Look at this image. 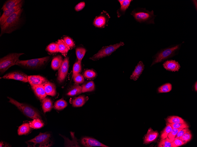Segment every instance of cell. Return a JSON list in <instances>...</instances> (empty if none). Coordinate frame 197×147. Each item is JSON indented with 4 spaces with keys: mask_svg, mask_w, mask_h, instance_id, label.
Masks as SVG:
<instances>
[{
    "mask_svg": "<svg viewBox=\"0 0 197 147\" xmlns=\"http://www.w3.org/2000/svg\"><path fill=\"white\" fill-rule=\"evenodd\" d=\"M169 124L173 128L184 129L189 127L188 125L185 122Z\"/></svg>",
    "mask_w": 197,
    "mask_h": 147,
    "instance_id": "7bdbcfd3",
    "label": "cell"
},
{
    "mask_svg": "<svg viewBox=\"0 0 197 147\" xmlns=\"http://www.w3.org/2000/svg\"><path fill=\"white\" fill-rule=\"evenodd\" d=\"M184 143H186L189 141L192 138V134L189 130L186 131L182 136L179 138Z\"/></svg>",
    "mask_w": 197,
    "mask_h": 147,
    "instance_id": "ab89813d",
    "label": "cell"
},
{
    "mask_svg": "<svg viewBox=\"0 0 197 147\" xmlns=\"http://www.w3.org/2000/svg\"><path fill=\"white\" fill-rule=\"evenodd\" d=\"M81 61L78 60L73 65V76L75 74L79 73L81 71Z\"/></svg>",
    "mask_w": 197,
    "mask_h": 147,
    "instance_id": "8d00e7d4",
    "label": "cell"
},
{
    "mask_svg": "<svg viewBox=\"0 0 197 147\" xmlns=\"http://www.w3.org/2000/svg\"><path fill=\"white\" fill-rule=\"evenodd\" d=\"M83 75L85 78L91 79L96 77L97 76V73L93 70L88 69L84 71Z\"/></svg>",
    "mask_w": 197,
    "mask_h": 147,
    "instance_id": "836d02e7",
    "label": "cell"
},
{
    "mask_svg": "<svg viewBox=\"0 0 197 147\" xmlns=\"http://www.w3.org/2000/svg\"><path fill=\"white\" fill-rule=\"evenodd\" d=\"M189 130L188 128H186L183 129L182 130H180L177 134L175 138H179L182 136L186 131H188Z\"/></svg>",
    "mask_w": 197,
    "mask_h": 147,
    "instance_id": "bcb514c9",
    "label": "cell"
},
{
    "mask_svg": "<svg viewBox=\"0 0 197 147\" xmlns=\"http://www.w3.org/2000/svg\"><path fill=\"white\" fill-rule=\"evenodd\" d=\"M69 67V58L66 57L63 60L58 69L57 80L59 82L61 83L65 80L68 72Z\"/></svg>",
    "mask_w": 197,
    "mask_h": 147,
    "instance_id": "9c48e42d",
    "label": "cell"
},
{
    "mask_svg": "<svg viewBox=\"0 0 197 147\" xmlns=\"http://www.w3.org/2000/svg\"><path fill=\"white\" fill-rule=\"evenodd\" d=\"M172 127L169 123H168L166 127L162 132L160 138L161 139H163L168 137V134L172 129Z\"/></svg>",
    "mask_w": 197,
    "mask_h": 147,
    "instance_id": "d590c367",
    "label": "cell"
},
{
    "mask_svg": "<svg viewBox=\"0 0 197 147\" xmlns=\"http://www.w3.org/2000/svg\"><path fill=\"white\" fill-rule=\"evenodd\" d=\"M172 89V85L169 83L165 84L158 87L157 91L159 93H166L170 92Z\"/></svg>",
    "mask_w": 197,
    "mask_h": 147,
    "instance_id": "4dcf8cb0",
    "label": "cell"
},
{
    "mask_svg": "<svg viewBox=\"0 0 197 147\" xmlns=\"http://www.w3.org/2000/svg\"><path fill=\"white\" fill-rule=\"evenodd\" d=\"M164 68L166 70L171 71H178L180 66L178 62L175 60H168L162 64Z\"/></svg>",
    "mask_w": 197,
    "mask_h": 147,
    "instance_id": "9a60e30c",
    "label": "cell"
},
{
    "mask_svg": "<svg viewBox=\"0 0 197 147\" xmlns=\"http://www.w3.org/2000/svg\"><path fill=\"white\" fill-rule=\"evenodd\" d=\"M81 142L83 146L87 147H109L101 143L97 140L89 137H84L82 138L81 140Z\"/></svg>",
    "mask_w": 197,
    "mask_h": 147,
    "instance_id": "5bb4252c",
    "label": "cell"
},
{
    "mask_svg": "<svg viewBox=\"0 0 197 147\" xmlns=\"http://www.w3.org/2000/svg\"><path fill=\"white\" fill-rule=\"evenodd\" d=\"M158 147H173L172 142L168 137L161 139L158 145Z\"/></svg>",
    "mask_w": 197,
    "mask_h": 147,
    "instance_id": "e575fe53",
    "label": "cell"
},
{
    "mask_svg": "<svg viewBox=\"0 0 197 147\" xmlns=\"http://www.w3.org/2000/svg\"><path fill=\"white\" fill-rule=\"evenodd\" d=\"M172 143L173 147H177L185 144L179 138H175Z\"/></svg>",
    "mask_w": 197,
    "mask_h": 147,
    "instance_id": "ee69618b",
    "label": "cell"
},
{
    "mask_svg": "<svg viewBox=\"0 0 197 147\" xmlns=\"http://www.w3.org/2000/svg\"><path fill=\"white\" fill-rule=\"evenodd\" d=\"M76 54L78 60L81 61L86 52V49L83 47H78L76 49Z\"/></svg>",
    "mask_w": 197,
    "mask_h": 147,
    "instance_id": "1f68e13d",
    "label": "cell"
},
{
    "mask_svg": "<svg viewBox=\"0 0 197 147\" xmlns=\"http://www.w3.org/2000/svg\"><path fill=\"white\" fill-rule=\"evenodd\" d=\"M57 43L58 45L59 52L65 56L70 49L69 48L65 43L63 39L58 40Z\"/></svg>",
    "mask_w": 197,
    "mask_h": 147,
    "instance_id": "603a6c76",
    "label": "cell"
},
{
    "mask_svg": "<svg viewBox=\"0 0 197 147\" xmlns=\"http://www.w3.org/2000/svg\"><path fill=\"white\" fill-rule=\"evenodd\" d=\"M158 133L154 131L151 128L148 130L143 138V144H147L154 141L157 138Z\"/></svg>",
    "mask_w": 197,
    "mask_h": 147,
    "instance_id": "2e32d148",
    "label": "cell"
},
{
    "mask_svg": "<svg viewBox=\"0 0 197 147\" xmlns=\"http://www.w3.org/2000/svg\"><path fill=\"white\" fill-rule=\"evenodd\" d=\"M23 53H13L1 58L0 59V71L3 74L9 68L15 65L19 60V57L24 54Z\"/></svg>",
    "mask_w": 197,
    "mask_h": 147,
    "instance_id": "5b68a950",
    "label": "cell"
},
{
    "mask_svg": "<svg viewBox=\"0 0 197 147\" xmlns=\"http://www.w3.org/2000/svg\"><path fill=\"white\" fill-rule=\"evenodd\" d=\"M72 77L74 82L77 84L82 83L84 81L83 76L79 73L75 74Z\"/></svg>",
    "mask_w": 197,
    "mask_h": 147,
    "instance_id": "60d3db41",
    "label": "cell"
},
{
    "mask_svg": "<svg viewBox=\"0 0 197 147\" xmlns=\"http://www.w3.org/2000/svg\"><path fill=\"white\" fill-rule=\"evenodd\" d=\"M50 136V134L49 133L40 132L38 136L28 141L32 143L35 145L39 144L40 146H45V144L47 143Z\"/></svg>",
    "mask_w": 197,
    "mask_h": 147,
    "instance_id": "8fae6325",
    "label": "cell"
},
{
    "mask_svg": "<svg viewBox=\"0 0 197 147\" xmlns=\"http://www.w3.org/2000/svg\"><path fill=\"white\" fill-rule=\"evenodd\" d=\"M183 129L181 128L172 129V130L168 136V138L171 142L174 140L178 133Z\"/></svg>",
    "mask_w": 197,
    "mask_h": 147,
    "instance_id": "f35d334b",
    "label": "cell"
},
{
    "mask_svg": "<svg viewBox=\"0 0 197 147\" xmlns=\"http://www.w3.org/2000/svg\"><path fill=\"white\" fill-rule=\"evenodd\" d=\"M67 102L63 99L56 101L54 104V108L58 110H61L65 108L67 106Z\"/></svg>",
    "mask_w": 197,
    "mask_h": 147,
    "instance_id": "f546056e",
    "label": "cell"
},
{
    "mask_svg": "<svg viewBox=\"0 0 197 147\" xmlns=\"http://www.w3.org/2000/svg\"><path fill=\"white\" fill-rule=\"evenodd\" d=\"M63 39L70 49L73 48L74 46V43L70 38L68 36H65L63 38Z\"/></svg>",
    "mask_w": 197,
    "mask_h": 147,
    "instance_id": "b9f144b4",
    "label": "cell"
},
{
    "mask_svg": "<svg viewBox=\"0 0 197 147\" xmlns=\"http://www.w3.org/2000/svg\"><path fill=\"white\" fill-rule=\"evenodd\" d=\"M82 92H91L93 91L95 89V85L93 81H91L87 82L82 86Z\"/></svg>",
    "mask_w": 197,
    "mask_h": 147,
    "instance_id": "83f0119b",
    "label": "cell"
},
{
    "mask_svg": "<svg viewBox=\"0 0 197 147\" xmlns=\"http://www.w3.org/2000/svg\"><path fill=\"white\" fill-rule=\"evenodd\" d=\"M167 121L169 123L185 122L182 118L177 116H169L167 118Z\"/></svg>",
    "mask_w": 197,
    "mask_h": 147,
    "instance_id": "d6a6232c",
    "label": "cell"
},
{
    "mask_svg": "<svg viewBox=\"0 0 197 147\" xmlns=\"http://www.w3.org/2000/svg\"><path fill=\"white\" fill-rule=\"evenodd\" d=\"M124 45V42H121L113 45L103 47L97 53L90 58L93 60H96L100 59L109 56L121 46Z\"/></svg>",
    "mask_w": 197,
    "mask_h": 147,
    "instance_id": "8992f818",
    "label": "cell"
},
{
    "mask_svg": "<svg viewBox=\"0 0 197 147\" xmlns=\"http://www.w3.org/2000/svg\"><path fill=\"white\" fill-rule=\"evenodd\" d=\"M85 5L84 2H81L78 3L75 7V9L76 11H78L82 10Z\"/></svg>",
    "mask_w": 197,
    "mask_h": 147,
    "instance_id": "f6af8a7d",
    "label": "cell"
},
{
    "mask_svg": "<svg viewBox=\"0 0 197 147\" xmlns=\"http://www.w3.org/2000/svg\"><path fill=\"white\" fill-rule=\"evenodd\" d=\"M194 89L195 91H197V81L196 82L194 85Z\"/></svg>",
    "mask_w": 197,
    "mask_h": 147,
    "instance_id": "7dc6e473",
    "label": "cell"
},
{
    "mask_svg": "<svg viewBox=\"0 0 197 147\" xmlns=\"http://www.w3.org/2000/svg\"><path fill=\"white\" fill-rule=\"evenodd\" d=\"M46 50L48 52L51 53H56L59 52L57 43H50L47 47Z\"/></svg>",
    "mask_w": 197,
    "mask_h": 147,
    "instance_id": "74e56055",
    "label": "cell"
},
{
    "mask_svg": "<svg viewBox=\"0 0 197 147\" xmlns=\"http://www.w3.org/2000/svg\"><path fill=\"white\" fill-rule=\"evenodd\" d=\"M22 11L23 9H21L16 12L7 18L3 25L0 26V36L5 33H10L16 29L19 24Z\"/></svg>",
    "mask_w": 197,
    "mask_h": 147,
    "instance_id": "3957f363",
    "label": "cell"
},
{
    "mask_svg": "<svg viewBox=\"0 0 197 147\" xmlns=\"http://www.w3.org/2000/svg\"><path fill=\"white\" fill-rule=\"evenodd\" d=\"M23 4V1L16 5L14 7L6 10L4 11L0 18V26L3 25L6 19L16 12L22 9Z\"/></svg>",
    "mask_w": 197,
    "mask_h": 147,
    "instance_id": "7c38bea8",
    "label": "cell"
},
{
    "mask_svg": "<svg viewBox=\"0 0 197 147\" xmlns=\"http://www.w3.org/2000/svg\"><path fill=\"white\" fill-rule=\"evenodd\" d=\"M110 17L108 13L103 11L94 19L93 25L96 27L103 28L108 26V21Z\"/></svg>",
    "mask_w": 197,
    "mask_h": 147,
    "instance_id": "ba28073f",
    "label": "cell"
},
{
    "mask_svg": "<svg viewBox=\"0 0 197 147\" xmlns=\"http://www.w3.org/2000/svg\"><path fill=\"white\" fill-rule=\"evenodd\" d=\"M154 13L153 10L150 11L145 8H137L134 9L130 14L140 23L155 24L154 20L156 16Z\"/></svg>",
    "mask_w": 197,
    "mask_h": 147,
    "instance_id": "7a4b0ae2",
    "label": "cell"
},
{
    "mask_svg": "<svg viewBox=\"0 0 197 147\" xmlns=\"http://www.w3.org/2000/svg\"><path fill=\"white\" fill-rule=\"evenodd\" d=\"M182 43L172 45L167 48L161 49L153 57V60L150 67L157 63L162 62L171 58L177 54L180 48Z\"/></svg>",
    "mask_w": 197,
    "mask_h": 147,
    "instance_id": "6da1fadb",
    "label": "cell"
},
{
    "mask_svg": "<svg viewBox=\"0 0 197 147\" xmlns=\"http://www.w3.org/2000/svg\"><path fill=\"white\" fill-rule=\"evenodd\" d=\"M88 97L80 95L73 99L72 101V106L75 107H80L83 106L88 100Z\"/></svg>",
    "mask_w": 197,
    "mask_h": 147,
    "instance_id": "ffe728a7",
    "label": "cell"
},
{
    "mask_svg": "<svg viewBox=\"0 0 197 147\" xmlns=\"http://www.w3.org/2000/svg\"><path fill=\"white\" fill-rule=\"evenodd\" d=\"M29 123L31 128L34 129L40 128L42 127L44 125L42 120L39 119H33Z\"/></svg>",
    "mask_w": 197,
    "mask_h": 147,
    "instance_id": "f1b7e54d",
    "label": "cell"
},
{
    "mask_svg": "<svg viewBox=\"0 0 197 147\" xmlns=\"http://www.w3.org/2000/svg\"><path fill=\"white\" fill-rule=\"evenodd\" d=\"M132 0H118L120 5V8L117 11V16L119 18L125 14V12L129 6Z\"/></svg>",
    "mask_w": 197,
    "mask_h": 147,
    "instance_id": "e0dca14e",
    "label": "cell"
},
{
    "mask_svg": "<svg viewBox=\"0 0 197 147\" xmlns=\"http://www.w3.org/2000/svg\"><path fill=\"white\" fill-rule=\"evenodd\" d=\"M21 0H9L4 4L1 9L4 11L6 10L13 8L20 3Z\"/></svg>",
    "mask_w": 197,
    "mask_h": 147,
    "instance_id": "cb8c5ba5",
    "label": "cell"
},
{
    "mask_svg": "<svg viewBox=\"0 0 197 147\" xmlns=\"http://www.w3.org/2000/svg\"><path fill=\"white\" fill-rule=\"evenodd\" d=\"M28 76L24 73L20 71L11 72L4 75L2 78L8 79H13L24 82H28Z\"/></svg>",
    "mask_w": 197,
    "mask_h": 147,
    "instance_id": "30bf717a",
    "label": "cell"
},
{
    "mask_svg": "<svg viewBox=\"0 0 197 147\" xmlns=\"http://www.w3.org/2000/svg\"><path fill=\"white\" fill-rule=\"evenodd\" d=\"M63 60L62 57L60 55L54 57L51 62L52 68L55 70H58L61 66Z\"/></svg>",
    "mask_w": 197,
    "mask_h": 147,
    "instance_id": "d4e9b609",
    "label": "cell"
},
{
    "mask_svg": "<svg viewBox=\"0 0 197 147\" xmlns=\"http://www.w3.org/2000/svg\"><path fill=\"white\" fill-rule=\"evenodd\" d=\"M44 89L47 95L55 96L56 94V87L54 84L49 81L44 85Z\"/></svg>",
    "mask_w": 197,
    "mask_h": 147,
    "instance_id": "44dd1931",
    "label": "cell"
},
{
    "mask_svg": "<svg viewBox=\"0 0 197 147\" xmlns=\"http://www.w3.org/2000/svg\"><path fill=\"white\" fill-rule=\"evenodd\" d=\"M144 68L145 65L142 62V61L139 62L130 76V79L134 81L137 80L142 73Z\"/></svg>",
    "mask_w": 197,
    "mask_h": 147,
    "instance_id": "ac0fdd59",
    "label": "cell"
},
{
    "mask_svg": "<svg viewBox=\"0 0 197 147\" xmlns=\"http://www.w3.org/2000/svg\"><path fill=\"white\" fill-rule=\"evenodd\" d=\"M31 130L29 123H25L19 127L18 129V134L19 135L26 134L29 133Z\"/></svg>",
    "mask_w": 197,
    "mask_h": 147,
    "instance_id": "484cf974",
    "label": "cell"
},
{
    "mask_svg": "<svg viewBox=\"0 0 197 147\" xmlns=\"http://www.w3.org/2000/svg\"><path fill=\"white\" fill-rule=\"evenodd\" d=\"M31 87L36 96L40 100H42L46 97L47 94L45 90L44 85L31 86Z\"/></svg>",
    "mask_w": 197,
    "mask_h": 147,
    "instance_id": "d6986e66",
    "label": "cell"
},
{
    "mask_svg": "<svg viewBox=\"0 0 197 147\" xmlns=\"http://www.w3.org/2000/svg\"><path fill=\"white\" fill-rule=\"evenodd\" d=\"M27 77L31 86L44 85L48 81L45 77L39 75H29Z\"/></svg>",
    "mask_w": 197,
    "mask_h": 147,
    "instance_id": "4fadbf2b",
    "label": "cell"
},
{
    "mask_svg": "<svg viewBox=\"0 0 197 147\" xmlns=\"http://www.w3.org/2000/svg\"><path fill=\"white\" fill-rule=\"evenodd\" d=\"M49 56L26 60H19L15 65L26 67L34 68L45 64L49 59Z\"/></svg>",
    "mask_w": 197,
    "mask_h": 147,
    "instance_id": "52a82bcc",
    "label": "cell"
},
{
    "mask_svg": "<svg viewBox=\"0 0 197 147\" xmlns=\"http://www.w3.org/2000/svg\"><path fill=\"white\" fill-rule=\"evenodd\" d=\"M9 102L16 106L19 110L27 117L32 119H39L41 117L39 113L32 107L22 103H20L14 99L9 97Z\"/></svg>",
    "mask_w": 197,
    "mask_h": 147,
    "instance_id": "277c9868",
    "label": "cell"
},
{
    "mask_svg": "<svg viewBox=\"0 0 197 147\" xmlns=\"http://www.w3.org/2000/svg\"><path fill=\"white\" fill-rule=\"evenodd\" d=\"M42 100V107L43 112L45 113L50 111L53 107L51 99L48 97H45Z\"/></svg>",
    "mask_w": 197,
    "mask_h": 147,
    "instance_id": "7402d4cb",
    "label": "cell"
},
{
    "mask_svg": "<svg viewBox=\"0 0 197 147\" xmlns=\"http://www.w3.org/2000/svg\"><path fill=\"white\" fill-rule=\"evenodd\" d=\"M82 87L77 85H74L69 90L67 95L70 96H73L81 94L82 92Z\"/></svg>",
    "mask_w": 197,
    "mask_h": 147,
    "instance_id": "4316f807",
    "label": "cell"
}]
</instances>
